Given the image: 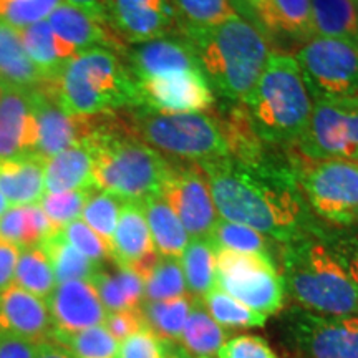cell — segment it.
<instances>
[{"label": "cell", "instance_id": "6da1fadb", "mask_svg": "<svg viewBox=\"0 0 358 358\" xmlns=\"http://www.w3.org/2000/svg\"><path fill=\"white\" fill-rule=\"evenodd\" d=\"M224 221L248 226L287 244L306 236L308 214L294 163L244 164L226 158L198 164Z\"/></svg>", "mask_w": 358, "mask_h": 358}, {"label": "cell", "instance_id": "7a4b0ae2", "mask_svg": "<svg viewBox=\"0 0 358 358\" xmlns=\"http://www.w3.org/2000/svg\"><path fill=\"white\" fill-rule=\"evenodd\" d=\"M106 115V113H105ZM93 116L88 138L95 156L96 189L122 201H143L163 192L173 163L133 133L129 122Z\"/></svg>", "mask_w": 358, "mask_h": 358}, {"label": "cell", "instance_id": "3957f363", "mask_svg": "<svg viewBox=\"0 0 358 358\" xmlns=\"http://www.w3.org/2000/svg\"><path fill=\"white\" fill-rule=\"evenodd\" d=\"M181 35L209 87L227 100L245 103L271 55L262 30L244 17H234L209 29H182Z\"/></svg>", "mask_w": 358, "mask_h": 358}, {"label": "cell", "instance_id": "277c9868", "mask_svg": "<svg viewBox=\"0 0 358 358\" xmlns=\"http://www.w3.org/2000/svg\"><path fill=\"white\" fill-rule=\"evenodd\" d=\"M50 83L62 108L73 116H96L141 106L136 78L110 48L78 53Z\"/></svg>", "mask_w": 358, "mask_h": 358}, {"label": "cell", "instance_id": "5b68a950", "mask_svg": "<svg viewBox=\"0 0 358 358\" xmlns=\"http://www.w3.org/2000/svg\"><path fill=\"white\" fill-rule=\"evenodd\" d=\"M244 105L264 143L297 141L310 118L312 100L295 57L271 52Z\"/></svg>", "mask_w": 358, "mask_h": 358}, {"label": "cell", "instance_id": "8992f818", "mask_svg": "<svg viewBox=\"0 0 358 358\" xmlns=\"http://www.w3.org/2000/svg\"><path fill=\"white\" fill-rule=\"evenodd\" d=\"M284 284L303 306L330 317L358 312V290L327 245L297 237L284 245Z\"/></svg>", "mask_w": 358, "mask_h": 358}, {"label": "cell", "instance_id": "52a82bcc", "mask_svg": "<svg viewBox=\"0 0 358 358\" xmlns=\"http://www.w3.org/2000/svg\"><path fill=\"white\" fill-rule=\"evenodd\" d=\"M128 122L141 141L173 158L201 164L229 156L221 127L214 116L164 113L141 106V110L131 113Z\"/></svg>", "mask_w": 358, "mask_h": 358}, {"label": "cell", "instance_id": "ba28073f", "mask_svg": "<svg viewBox=\"0 0 358 358\" xmlns=\"http://www.w3.org/2000/svg\"><path fill=\"white\" fill-rule=\"evenodd\" d=\"M302 156V155H301ZM297 182L312 209L338 226L358 219V163L343 159L294 161Z\"/></svg>", "mask_w": 358, "mask_h": 358}, {"label": "cell", "instance_id": "9c48e42d", "mask_svg": "<svg viewBox=\"0 0 358 358\" xmlns=\"http://www.w3.org/2000/svg\"><path fill=\"white\" fill-rule=\"evenodd\" d=\"M295 143L310 161L358 163V96H317L307 127Z\"/></svg>", "mask_w": 358, "mask_h": 358}, {"label": "cell", "instance_id": "30bf717a", "mask_svg": "<svg viewBox=\"0 0 358 358\" xmlns=\"http://www.w3.org/2000/svg\"><path fill=\"white\" fill-rule=\"evenodd\" d=\"M214 250L216 287L266 317L280 310L285 284L271 256L227 249Z\"/></svg>", "mask_w": 358, "mask_h": 358}, {"label": "cell", "instance_id": "8fae6325", "mask_svg": "<svg viewBox=\"0 0 358 358\" xmlns=\"http://www.w3.org/2000/svg\"><path fill=\"white\" fill-rule=\"evenodd\" d=\"M307 88L317 96H358V47L338 38L312 37L297 53Z\"/></svg>", "mask_w": 358, "mask_h": 358}, {"label": "cell", "instance_id": "7c38bea8", "mask_svg": "<svg viewBox=\"0 0 358 358\" xmlns=\"http://www.w3.org/2000/svg\"><path fill=\"white\" fill-rule=\"evenodd\" d=\"M105 24L128 43L181 35V19L173 0H105Z\"/></svg>", "mask_w": 358, "mask_h": 358}, {"label": "cell", "instance_id": "4fadbf2b", "mask_svg": "<svg viewBox=\"0 0 358 358\" xmlns=\"http://www.w3.org/2000/svg\"><path fill=\"white\" fill-rule=\"evenodd\" d=\"M161 194L176 213L187 236L192 239H208L216 226L217 216L208 181L198 164H173Z\"/></svg>", "mask_w": 358, "mask_h": 358}, {"label": "cell", "instance_id": "5bb4252c", "mask_svg": "<svg viewBox=\"0 0 358 358\" xmlns=\"http://www.w3.org/2000/svg\"><path fill=\"white\" fill-rule=\"evenodd\" d=\"M32 110L37 127L35 155L45 159L82 143L93 129V116H73L62 108L50 82L32 90Z\"/></svg>", "mask_w": 358, "mask_h": 358}, {"label": "cell", "instance_id": "9a60e30c", "mask_svg": "<svg viewBox=\"0 0 358 358\" xmlns=\"http://www.w3.org/2000/svg\"><path fill=\"white\" fill-rule=\"evenodd\" d=\"M45 302L52 319V342L90 327L103 325L108 315L90 280L57 284Z\"/></svg>", "mask_w": 358, "mask_h": 358}, {"label": "cell", "instance_id": "2e32d148", "mask_svg": "<svg viewBox=\"0 0 358 358\" xmlns=\"http://www.w3.org/2000/svg\"><path fill=\"white\" fill-rule=\"evenodd\" d=\"M141 106L164 113H199L211 108L213 90L201 71L138 82Z\"/></svg>", "mask_w": 358, "mask_h": 358}, {"label": "cell", "instance_id": "e0dca14e", "mask_svg": "<svg viewBox=\"0 0 358 358\" xmlns=\"http://www.w3.org/2000/svg\"><path fill=\"white\" fill-rule=\"evenodd\" d=\"M292 330L307 358H358V317L302 313Z\"/></svg>", "mask_w": 358, "mask_h": 358}, {"label": "cell", "instance_id": "ac0fdd59", "mask_svg": "<svg viewBox=\"0 0 358 358\" xmlns=\"http://www.w3.org/2000/svg\"><path fill=\"white\" fill-rule=\"evenodd\" d=\"M127 53V65L136 82L187 73V71H201L198 58L182 35L136 43Z\"/></svg>", "mask_w": 358, "mask_h": 358}, {"label": "cell", "instance_id": "d6986e66", "mask_svg": "<svg viewBox=\"0 0 358 358\" xmlns=\"http://www.w3.org/2000/svg\"><path fill=\"white\" fill-rule=\"evenodd\" d=\"M0 335L24 338L38 345L52 342V319L47 302L12 284L0 292Z\"/></svg>", "mask_w": 358, "mask_h": 358}, {"label": "cell", "instance_id": "ffe728a7", "mask_svg": "<svg viewBox=\"0 0 358 358\" xmlns=\"http://www.w3.org/2000/svg\"><path fill=\"white\" fill-rule=\"evenodd\" d=\"M32 90L0 85V159L35 155Z\"/></svg>", "mask_w": 358, "mask_h": 358}, {"label": "cell", "instance_id": "44dd1931", "mask_svg": "<svg viewBox=\"0 0 358 358\" xmlns=\"http://www.w3.org/2000/svg\"><path fill=\"white\" fill-rule=\"evenodd\" d=\"M47 22L53 32L77 53L92 50V48L120 50L123 47L122 40L115 37L106 24L66 2H62L48 15Z\"/></svg>", "mask_w": 358, "mask_h": 358}, {"label": "cell", "instance_id": "7402d4cb", "mask_svg": "<svg viewBox=\"0 0 358 358\" xmlns=\"http://www.w3.org/2000/svg\"><path fill=\"white\" fill-rule=\"evenodd\" d=\"M45 164L38 155L0 159V192L10 208L38 204L45 194Z\"/></svg>", "mask_w": 358, "mask_h": 358}, {"label": "cell", "instance_id": "603a6c76", "mask_svg": "<svg viewBox=\"0 0 358 358\" xmlns=\"http://www.w3.org/2000/svg\"><path fill=\"white\" fill-rule=\"evenodd\" d=\"M95 156L87 140L62 151L45 164V192L95 189Z\"/></svg>", "mask_w": 358, "mask_h": 358}, {"label": "cell", "instance_id": "cb8c5ba5", "mask_svg": "<svg viewBox=\"0 0 358 358\" xmlns=\"http://www.w3.org/2000/svg\"><path fill=\"white\" fill-rule=\"evenodd\" d=\"M110 249L116 266L128 268L156 250L141 203H123Z\"/></svg>", "mask_w": 358, "mask_h": 358}, {"label": "cell", "instance_id": "d4e9b609", "mask_svg": "<svg viewBox=\"0 0 358 358\" xmlns=\"http://www.w3.org/2000/svg\"><path fill=\"white\" fill-rule=\"evenodd\" d=\"M24 48L32 64L43 75L45 82L57 80L65 65L78 53L53 32L47 20L20 29Z\"/></svg>", "mask_w": 358, "mask_h": 358}, {"label": "cell", "instance_id": "484cf974", "mask_svg": "<svg viewBox=\"0 0 358 358\" xmlns=\"http://www.w3.org/2000/svg\"><path fill=\"white\" fill-rule=\"evenodd\" d=\"M221 127L224 141L227 146V155L232 159L244 164H261L267 161L266 143L261 140L249 110L244 103H234L226 113L216 116Z\"/></svg>", "mask_w": 358, "mask_h": 358}, {"label": "cell", "instance_id": "4316f807", "mask_svg": "<svg viewBox=\"0 0 358 358\" xmlns=\"http://www.w3.org/2000/svg\"><path fill=\"white\" fill-rule=\"evenodd\" d=\"M45 83L22 43L20 30L0 20V85L34 90Z\"/></svg>", "mask_w": 358, "mask_h": 358}, {"label": "cell", "instance_id": "83f0119b", "mask_svg": "<svg viewBox=\"0 0 358 358\" xmlns=\"http://www.w3.org/2000/svg\"><path fill=\"white\" fill-rule=\"evenodd\" d=\"M143 211L150 227L156 252L161 257H179L189 243V236L176 213L166 203L163 194L143 201Z\"/></svg>", "mask_w": 358, "mask_h": 358}, {"label": "cell", "instance_id": "f1b7e54d", "mask_svg": "<svg viewBox=\"0 0 358 358\" xmlns=\"http://www.w3.org/2000/svg\"><path fill=\"white\" fill-rule=\"evenodd\" d=\"M90 282L106 312L140 308L145 299V280L131 268L116 266L115 272L98 271Z\"/></svg>", "mask_w": 358, "mask_h": 358}, {"label": "cell", "instance_id": "f546056e", "mask_svg": "<svg viewBox=\"0 0 358 358\" xmlns=\"http://www.w3.org/2000/svg\"><path fill=\"white\" fill-rule=\"evenodd\" d=\"M55 231L57 227L48 221L40 204L15 206L0 216V241L20 249L38 245Z\"/></svg>", "mask_w": 358, "mask_h": 358}, {"label": "cell", "instance_id": "4dcf8cb0", "mask_svg": "<svg viewBox=\"0 0 358 358\" xmlns=\"http://www.w3.org/2000/svg\"><path fill=\"white\" fill-rule=\"evenodd\" d=\"M315 37L338 38L358 47V6L353 0H310Z\"/></svg>", "mask_w": 358, "mask_h": 358}, {"label": "cell", "instance_id": "1f68e13d", "mask_svg": "<svg viewBox=\"0 0 358 358\" xmlns=\"http://www.w3.org/2000/svg\"><path fill=\"white\" fill-rule=\"evenodd\" d=\"M257 17L271 32L306 42L315 37L312 29L310 0H264Z\"/></svg>", "mask_w": 358, "mask_h": 358}, {"label": "cell", "instance_id": "d6a6232c", "mask_svg": "<svg viewBox=\"0 0 358 358\" xmlns=\"http://www.w3.org/2000/svg\"><path fill=\"white\" fill-rule=\"evenodd\" d=\"M38 245L50 261L57 284L69 280H90L98 271H101V264L90 261L87 256L75 249L65 239L62 229L52 232Z\"/></svg>", "mask_w": 358, "mask_h": 358}, {"label": "cell", "instance_id": "836d02e7", "mask_svg": "<svg viewBox=\"0 0 358 358\" xmlns=\"http://www.w3.org/2000/svg\"><path fill=\"white\" fill-rule=\"evenodd\" d=\"M181 347L194 357H213L216 355L224 343H226V332L216 320L209 315L204 307L203 299H194L191 312L182 329Z\"/></svg>", "mask_w": 358, "mask_h": 358}, {"label": "cell", "instance_id": "e575fe53", "mask_svg": "<svg viewBox=\"0 0 358 358\" xmlns=\"http://www.w3.org/2000/svg\"><path fill=\"white\" fill-rule=\"evenodd\" d=\"M186 289L203 299L216 284V250L209 239H191L181 254Z\"/></svg>", "mask_w": 358, "mask_h": 358}, {"label": "cell", "instance_id": "d590c367", "mask_svg": "<svg viewBox=\"0 0 358 358\" xmlns=\"http://www.w3.org/2000/svg\"><path fill=\"white\" fill-rule=\"evenodd\" d=\"M191 297L186 294L169 301L143 302L140 308L146 327L156 337L166 343H178L191 312Z\"/></svg>", "mask_w": 358, "mask_h": 358}, {"label": "cell", "instance_id": "8d00e7d4", "mask_svg": "<svg viewBox=\"0 0 358 358\" xmlns=\"http://www.w3.org/2000/svg\"><path fill=\"white\" fill-rule=\"evenodd\" d=\"M13 284L19 285L27 292L43 299V301H47L48 295L57 287L50 261H48L47 254L43 252L40 245L20 249Z\"/></svg>", "mask_w": 358, "mask_h": 358}, {"label": "cell", "instance_id": "74e56055", "mask_svg": "<svg viewBox=\"0 0 358 358\" xmlns=\"http://www.w3.org/2000/svg\"><path fill=\"white\" fill-rule=\"evenodd\" d=\"M182 29H209L241 17L236 0H173Z\"/></svg>", "mask_w": 358, "mask_h": 358}, {"label": "cell", "instance_id": "f35d334b", "mask_svg": "<svg viewBox=\"0 0 358 358\" xmlns=\"http://www.w3.org/2000/svg\"><path fill=\"white\" fill-rule=\"evenodd\" d=\"M203 299L209 315L222 329L224 327H227V329H248V327H264L266 324V315L244 306L243 302L231 297L229 294H226L216 285Z\"/></svg>", "mask_w": 358, "mask_h": 358}, {"label": "cell", "instance_id": "ab89813d", "mask_svg": "<svg viewBox=\"0 0 358 358\" xmlns=\"http://www.w3.org/2000/svg\"><path fill=\"white\" fill-rule=\"evenodd\" d=\"M53 342L64 347L73 358H116L120 347L105 325L90 327L77 334L55 338Z\"/></svg>", "mask_w": 358, "mask_h": 358}, {"label": "cell", "instance_id": "60d3db41", "mask_svg": "<svg viewBox=\"0 0 358 358\" xmlns=\"http://www.w3.org/2000/svg\"><path fill=\"white\" fill-rule=\"evenodd\" d=\"M208 239L214 249H227L236 250V252L268 256V244L264 234L250 229L248 226H243V224L217 219L216 226H214Z\"/></svg>", "mask_w": 358, "mask_h": 358}, {"label": "cell", "instance_id": "b9f144b4", "mask_svg": "<svg viewBox=\"0 0 358 358\" xmlns=\"http://www.w3.org/2000/svg\"><path fill=\"white\" fill-rule=\"evenodd\" d=\"M186 280L181 262L176 257H161L145 282L143 302H159L186 295Z\"/></svg>", "mask_w": 358, "mask_h": 358}, {"label": "cell", "instance_id": "7bdbcfd3", "mask_svg": "<svg viewBox=\"0 0 358 358\" xmlns=\"http://www.w3.org/2000/svg\"><path fill=\"white\" fill-rule=\"evenodd\" d=\"M123 203L124 201L110 194V192L93 189L83 208L82 221L110 244Z\"/></svg>", "mask_w": 358, "mask_h": 358}, {"label": "cell", "instance_id": "ee69618b", "mask_svg": "<svg viewBox=\"0 0 358 358\" xmlns=\"http://www.w3.org/2000/svg\"><path fill=\"white\" fill-rule=\"evenodd\" d=\"M96 189V187H95ZM93 189L66 191V192H45L40 199V208L47 214L57 229H62L66 224L77 221L82 216L85 204L92 194Z\"/></svg>", "mask_w": 358, "mask_h": 358}, {"label": "cell", "instance_id": "f6af8a7d", "mask_svg": "<svg viewBox=\"0 0 358 358\" xmlns=\"http://www.w3.org/2000/svg\"><path fill=\"white\" fill-rule=\"evenodd\" d=\"M64 0H0V20L15 27H25L43 22Z\"/></svg>", "mask_w": 358, "mask_h": 358}, {"label": "cell", "instance_id": "bcb514c9", "mask_svg": "<svg viewBox=\"0 0 358 358\" xmlns=\"http://www.w3.org/2000/svg\"><path fill=\"white\" fill-rule=\"evenodd\" d=\"M62 232H64L65 239L83 256H87L90 261L103 264L106 259L111 257L110 244L105 239H101L92 227H88L82 219L66 224L65 227H62Z\"/></svg>", "mask_w": 358, "mask_h": 358}, {"label": "cell", "instance_id": "7dc6e473", "mask_svg": "<svg viewBox=\"0 0 358 358\" xmlns=\"http://www.w3.org/2000/svg\"><path fill=\"white\" fill-rule=\"evenodd\" d=\"M169 345L145 327L120 342L116 358H166Z\"/></svg>", "mask_w": 358, "mask_h": 358}, {"label": "cell", "instance_id": "c3c4849f", "mask_svg": "<svg viewBox=\"0 0 358 358\" xmlns=\"http://www.w3.org/2000/svg\"><path fill=\"white\" fill-rule=\"evenodd\" d=\"M219 358H277L262 338L243 335L232 338L219 348Z\"/></svg>", "mask_w": 358, "mask_h": 358}, {"label": "cell", "instance_id": "681fc988", "mask_svg": "<svg viewBox=\"0 0 358 358\" xmlns=\"http://www.w3.org/2000/svg\"><path fill=\"white\" fill-rule=\"evenodd\" d=\"M103 325H105V329L113 335L116 342L120 343L123 342L124 338H128L129 335L145 329L146 322L141 313V308H128V310L108 312Z\"/></svg>", "mask_w": 358, "mask_h": 358}, {"label": "cell", "instance_id": "f907efd6", "mask_svg": "<svg viewBox=\"0 0 358 358\" xmlns=\"http://www.w3.org/2000/svg\"><path fill=\"white\" fill-rule=\"evenodd\" d=\"M332 254L358 290V236H352L340 241L334 248Z\"/></svg>", "mask_w": 358, "mask_h": 358}, {"label": "cell", "instance_id": "816d5d0a", "mask_svg": "<svg viewBox=\"0 0 358 358\" xmlns=\"http://www.w3.org/2000/svg\"><path fill=\"white\" fill-rule=\"evenodd\" d=\"M19 256V245L7 243V241H0V292H3V290L13 284Z\"/></svg>", "mask_w": 358, "mask_h": 358}, {"label": "cell", "instance_id": "f5cc1de1", "mask_svg": "<svg viewBox=\"0 0 358 358\" xmlns=\"http://www.w3.org/2000/svg\"><path fill=\"white\" fill-rule=\"evenodd\" d=\"M40 345L24 338L0 335V358H35Z\"/></svg>", "mask_w": 358, "mask_h": 358}, {"label": "cell", "instance_id": "db71d44e", "mask_svg": "<svg viewBox=\"0 0 358 358\" xmlns=\"http://www.w3.org/2000/svg\"><path fill=\"white\" fill-rule=\"evenodd\" d=\"M64 2L82 8L83 12L90 13V15L95 17L96 20L105 24V0H64Z\"/></svg>", "mask_w": 358, "mask_h": 358}, {"label": "cell", "instance_id": "11a10c76", "mask_svg": "<svg viewBox=\"0 0 358 358\" xmlns=\"http://www.w3.org/2000/svg\"><path fill=\"white\" fill-rule=\"evenodd\" d=\"M35 358H73V357H71L64 347L58 345V343L48 342V343H42V345L38 347L37 357Z\"/></svg>", "mask_w": 358, "mask_h": 358}, {"label": "cell", "instance_id": "9f6ffc18", "mask_svg": "<svg viewBox=\"0 0 358 358\" xmlns=\"http://www.w3.org/2000/svg\"><path fill=\"white\" fill-rule=\"evenodd\" d=\"M166 358H191L189 353H187L185 348L181 345L174 347V343H171L168 348V357Z\"/></svg>", "mask_w": 358, "mask_h": 358}, {"label": "cell", "instance_id": "6f0895ef", "mask_svg": "<svg viewBox=\"0 0 358 358\" xmlns=\"http://www.w3.org/2000/svg\"><path fill=\"white\" fill-rule=\"evenodd\" d=\"M245 3H248V6L250 7V8H254V12H256V15L259 12H261V8H262V6H264V0H244Z\"/></svg>", "mask_w": 358, "mask_h": 358}, {"label": "cell", "instance_id": "680465c9", "mask_svg": "<svg viewBox=\"0 0 358 358\" xmlns=\"http://www.w3.org/2000/svg\"><path fill=\"white\" fill-rule=\"evenodd\" d=\"M8 209H10V204L7 203V199L3 198V196H2V192H0V216H2L3 213H7Z\"/></svg>", "mask_w": 358, "mask_h": 358}, {"label": "cell", "instance_id": "91938a15", "mask_svg": "<svg viewBox=\"0 0 358 358\" xmlns=\"http://www.w3.org/2000/svg\"><path fill=\"white\" fill-rule=\"evenodd\" d=\"M201 358H211V357H201Z\"/></svg>", "mask_w": 358, "mask_h": 358}, {"label": "cell", "instance_id": "94428289", "mask_svg": "<svg viewBox=\"0 0 358 358\" xmlns=\"http://www.w3.org/2000/svg\"><path fill=\"white\" fill-rule=\"evenodd\" d=\"M353 2H358V0H353Z\"/></svg>", "mask_w": 358, "mask_h": 358}, {"label": "cell", "instance_id": "6125c7cd", "mask_svg": "<svg viewBox=\"0 0 358 358\" xmlns=\"http://www.w3.org/2000/svg\"><path fill=\"white\" fill-rule=\"evenodd\" d=\"M357 6H358V2H357Z\"/></svg>", "mask_w": 358, "mask_h": 358}]
</instances>
